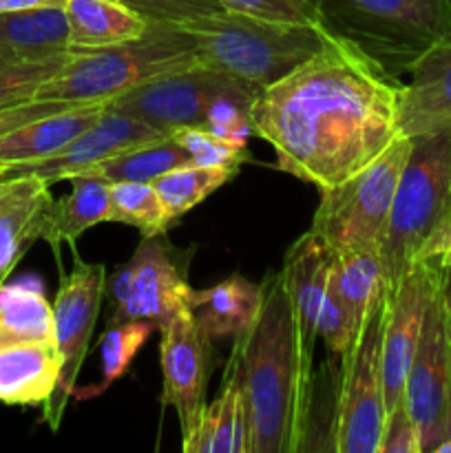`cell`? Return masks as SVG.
Here are the masks:
<instances>
[{
  "label": "cell",
  "instance_id": "cell-1",
  "mask_svg": "<svg viewBox=\"0 0 451 453\" xmlns=\"http://www.w3.org/2000/svg\"><path fill=\"white\" fill-rule=\"evenodd\" d=\"M401 84L356 44L330 34L317 53L256 93L252 133L272 146L279 171L321 193L401 135Z\"/></svg>",
  "mask_w": 451,
  "mask_h": 453
},
{
  "label": "cell",
  "instance_id": "cell-2",
  "mask_svg": "<svg viewBox=\"0 0 451 453\" xmlns=\"http://www.w3.org/2000/svg\"><path fill=\"white\" fill-rule=\"evenodd\" d=\"M314 343L283 270L259 283L250 326L234 339L250 453L308 451L314 411Z\"/></svg>",
  "mask_w": 451,
  "mask_h": 453
},
{
  "label": "cell",
  "instance_id": "cell-3",
  "mask_svg": "<svg viewBox=\"0 0 451 453\" xmlns=\"http://www.w3.org/2000/svg\"><path fill=\"white\" fill-rule=\"evenodd\" d=\"M202 65L255 87L277 82L325 44V27L270 22L246 13H206L181 22Z\"/></svg>",
  "mask_w": 451,
  "mask_h": 453
},
{
  "label": "cell",
  "instance_id": "cell-4",
  "mask_svg": "<svg viewBox=\"0 0 451 453\" xmlns=\"http://www.w3.org/2000/svg\"><path fill=\"white\" fill-rule=\"evenodd\" d=\"M190 35L177 22L150 20L141 38L88 53H69L35 100L111 102L113 97L171 71L197 65Z\"/></svg>",
  "mask_w": 451,
  "mask_h": 453
},
{
  "label": "cell",
  "instance_id": "cell-5",
  "mask_svg": "<svg viewBox=\"0 0 451 453\" xmlns=\"http://www.w3.org/2000/svg\"><path fill=\"white\" fill-rule=\"evenodd\" d=\"M323 25L401 80L433 44L451 40V0H318Z\"/></svg>",
  "mask_w": 451,
  "mask_h": 453
},
{
  "label": "cell",
  "instance_id": "cell-6",
  "mask_svg": "<svg viewBox=\"0 0 451 453\" xmlns=\"http://www.w3.org/2000/svg\"><path fill=\"white\" fill-rule=\"evenodd\" d=\"M411 140L380 243L383 292L401 283L433 230L451 215V133Z\"/></svg>",
  "mask_w": 451,
  "mask_h": 453
},
{
  "label": "cell",
  "instance_id": "cell-7",
  "mask_svg": "<svg viewBox=\"0 0 451 453\" xmlns=\"http://www.w3.org/2000/svg\"><path fill=\"white\" fill-rule=\"evenodd\" d=\"M411 137L398 135L378 157L340 184L321 190L310 233L330 252L378 248L394 195L411 150Z\"/></svg>",
  "mask_w": 451,
  "mask_h": 453
},
{
  "label": "cell",
  "instance_id": "cell-8",
  "mask_svg": "<svg viewBox=\"0 0 451 453\" xmlns=\"http://www.w3.org/2000/svg\"><path fill=\"white\" fill-rule=\"evenodd\" d=\"M385 292L370 310L349 348L340 354L339 394L330 449L336 453H378L387 405L383 376Z\"/></svg>",
  "mask_w": 451,
  "mask_h": 453
},
{
  "label": "cell",
  "instance_id": "cell-9",
  "mask_svg": "<svg viewBox=\"0 0 451 453\" xmlns=\"http://www.w3.org/2000/svg\"><path fill=\"white\" fill-rule=\"evenodd\" d=\"M193 248H177L164 234L141 237L131 259L106 277L111 299L109 326L124 321H153L164 327L188 310V268Z\"/></svg>",
  "mask_w": 451,
  "mask_h": 453
},
{
  "label": "cell",
  "instance_id": "cell-10",
  "mask_svg": "<svg viewBox=\"0 0 451 453\" xmlns=\"http://www.w3.org/2000/svg\"><path fill=\"white\" fill-rule=\"evenodd\" d=\"M104 296L106 265L87 264L75 255L73 268L62 277L53 301V339L60 352L62 370L51 398L42 405V420L51 432L60 429L66 405L75 394Z\"/></svg>",
  "mask_w": 451,
  "mask_h": 453
},
{
  "label": "cell",
  "instance_id": "cell-11",
  "mask_svg": "<svg viewBox=\"0 0 451 453\" xmlns=\"http://www.w3.org/2000/svg\"><path fill=\"white\" fill-rule=\"evenodd\" d=\"M442 288L445 279L427 308L402 396L420 432L423 453L451 441V319Z\"/></svg>",
  "mask_w": 451,
  "mask_h": 453
},
{
  "label": "cell",
  "instance_id": "cell-12",
  "mask_svg": "<svg viewBox=\"0 0 451 453\" xmlns=\"http://www.w3.org/2000/svg\"><path fill=\"white\" fill-rule=\"evenodd\" d=\"M237 84L239 80L197 62L113 97L106 109L171 133L181 127H203L212 102Z\"/></svg>",
  "mask_w": 451,
  "mask_h": 453
},
{
  "label": "cell",
  "instance_id": "cell-13",
  "mask_svg": "<svg viewBox=\"0 0 451 453\" xmlns=\"http://www.w3.org/2000/svg\"><path fill=\"white\" fill-rule=\"evenodd\" d=\"M438 257L418 259L392 292H385L387 310L383 326V376L387 414L398 407L405 396V380L423 334L427 308L445 279Z\"/></svg>",
  "mask_w": 451,
  "mask_h": 453
},
{
  "label": "cell",
  "instance_id": "cell-14",
  "mask_svg": "<svg viewBox=\"0 0 451 453\" xmlns=\"http://www.w3.org/2000/svg\"><path fill=\"white\" fill-rule=\"evenodd\" d=\"M281 270L305 326L332 354L340 357L354 341L356 330L336 292L332 252L308 230L286 252Z\"/></svg>",
  "mask_w": 451,
  "mask_h": 453
},
{
  "label": "cell",
  "instance_id": "cell-15",
  "mask_svg": "<svg viewBox=\"0 0 451 453\" xmlns=\"http://www.w3.org/2000/svg\"><path fill=\"white\" fill-rule=\"evenodd\" d=\"M162 358V403L172 407L180 420L181 438L197 427L206 407V392L212 374V341L199 330L190 310H181L172 321L159 327Z\"/></svg>",
  "mask_w": 451,
  "mask_h": 453
},
{
  "label": "cell",
  "instance_id": "cell-16",
  "mask_svg": "<svg viewBox=\"0 0 451 453\" xmlns=\"http://www.w3.org/2000/svg\"><path fill=\"white\" fill-rule=\"evenodd\" d=\"M171 135L157 127L131 118V115L115 113L104 109V113L88 124L78 137L56 150L53 155L35 162L11 164V166H0V180H13V177L34 175L47 181L49 186L62 180H73V177L87 175L88 171L97 166L104 159L113 155L124 153L133 146L149 144L159 137Z\"/></svg>",
  "mask_w": 451,
  "mask_h": 453
},
{
  "label": "cell",
  "instance_id": "cell-17",
  "mask_svg": "<svg viewBox=\"0 0 451 453\" xmlns=\"http://www.w3.org/2000/svg\"><path fill=\"white\" fill-rule=\"evenodd\" d=\"M401 84V133L424 137L451 133V40L433 44L407 71Z\"/></svg>",
  "mask_w": 451,
  "mask_h": 453
},
{
  "label": "cell",
  "instance_id": "cell-18",
  "mask_svg": "<svg viewBox=\"0 0 451 453\" xmlns=\"http://www.w3.org/2000/svg\"><path fill=\"white\" fill-rule=\"evenodd\" d=\"M51 186L34 175L0 180V286L29 246L42 239Z\"/></svg>",
  "mask_w": 451,
  "mask_h": 453
},
{
  "label": "cell",
  "instance_id": "cell-19",
  "mask_svg": "<svg viewBox=\"0 0 451 453\" xmlns=\"http://www.w3.org/2000/svg\"><path fill=\"white\" fill-rule=\"evenodd\" d=\"M184 453H250V427L243 398L239 361L230 352L219 394L206 403L197 427L188 438H181Z\"/></svg>",
  "mask_w": 451,
  "mask_h": 453
},
{
  "label": "cell",
  "instance_id": "cell-20",
  "mask_svg": "<svg viewBox=\"0 0 451 453\" xmlns=\"http://www.w3.org/2000/svg\"><path fill=\"white\" fill-rule=\"evenodd\" d=\"M66 51L88 53L141 38L150 20L122 0H65Z\"/></svg>",
  "mask_w": 451,
  "mask_h": 453
},
{
  "label": "cell",
  "instance_id": "cell-21",
  "mask_svg": "<svg viewBox=\"0 0 451 453\" xmlns=\"http://www.w3.org/2000/svg\"><path fill=\"white\" fill-rule=\"evenodd\" d=\"M62 358L56 341L0 348V403L42 407L60 380Z\"/></svg>",
  "mask_w": 451,
  "mask_h": 453
},
{
  "label": "cell",
  "instance_id": "cell-22",
  "mask_svg": "<svg viewBox=\"0 0 451 453\" xmlns=\"http://www.w3.org/2000/svg\"><path fill=\"white\" fill-rule=\"evenodd\" d=\"M109 102H84L60 113L34 119L0 137V166L35 162L53 155L104 113Z\"/></svg>",
  "mask_w": 451,
  "mask_h": 453
},
{
  "label": "cell",
  "instance_id": "cell-23",
  "mask_svg": "<svg viewBox=\"0 0 451 453\" xmlns=\"http://www.w3.org/2000/svg\"><path fill=\"white\" fill-rule=\"evenodd\" d=\"M66 51L62 7H31L0 13V56L7 62H40Z\"/></svg>",
  "mask_w": 451,
  "mask_h": 453
},
{
  "label": "cell",
  "instance_id": "cell-24",
  "mask_svg": "<svg viewBox=\"0 0 451 453\" xmlns=\"http://www.w3.org/2000/svg\"><path fill=\"white\" fill-rule=\"evenodd\" d=\"M71 181V193L62 199H53L44 217L42 242L60 252L62 243L73 246L80 234L97 224H113L111 211V184L93 175H80Z\"/></svg>",
  "mask_w": 451,
  "mask_h": 453
},
{
  "label": "cell",
  "instance_id": "cell-25",
  "mask_svg": "<svg viewBox=\"0 0 451 453\" xmlns=\"http://www.w3.org/2000/svg\"><path fill=\"white\" fill-rule=\"evenodd\" d=\"M256 305L259 286L234 274L206 290H193L188 310L208 339L234 341L252 323Z\"/></svg>",
  "mask_w": 451,
  "mask_h": 453
},
{
  "label": "cell",
  "instance_id": "cell-26",
  "mask_svg": "<svg viewBox=\"0 0 451 453\" xmlns=\"http://www.w3.org/2000/svg\"><path fill=\"white\" fill-rule=\"evenodd\" d=\"M53 339V303L38 279L0 286V348Z\"/></svg>",
  "mask_w": 451,
  "mask_h": 453
},
{
  "label": "cell",
  "instance_id": "cell-27",
  "mask_svg": "<svg viewBox=\"0 0 451 453\" xmlns=\"http://www.w3.org/2000/svg\"><path fill=\"white\" fill-rule=\"evenodd\" d=\"M332 277L340 303L345 305L354 330L358 332L385 290L380 250L356 248V250L332 252Z\"/></svg>",
  "mask_w": 451,
  "mask_h": 453
},
{
  "label": "cell",
  "instance_id": "cell-28",
  "mask_svg": "<svg viewBox=\"0 0 451 453\" xmlns=\"http://www.w3.org/2000/svg\"><path fill=\"white\" fill-rule=\"evenodd\" d=\"M184 164H190L188 153L172 140V135H166L104 159L87 175L100 177L109 184H115V181H149L153 184L159 175L177 166H184Z\"/></svg>",
  "mask_w": 451,
  "mask_h": 453
},
{
  "label": "cell",
  "instance_id": "cell-29",
  "mask_svg": "<svg viewBox=\"0 0 451 453\" xmlns=\"http://www.w3.org/2000/svg\"><path fill=\"white\" fill-rule=\"evenodd\" d=\"M234 175L237 173L226 171V168L197 166V164L190 162L159 175L153 181V186L159 197H162L168 215L180 221V217L193 211L195 206H199L217 188L228 184Z\"/></svg>",
  "mask_w": 451,
  "mask_h": 453
},
{
  "label": "cell",
  "instance_id": "cell-30",
  "mask_svg": "<svg viewBox=\"0 0 451 453\" xmlns=\"http://www.w3.org/2000/svg\"><path fill=\"white\" fill-rule=\"evenodd\" d=\"M111 211L113 224L133 226L141 237L166 234L177 224L168 215L162 197L149 181H115L111 184Z\"/></svg>",
  "mask_w": 451,
  "mask_h": 453
},
{
  "label": "cell",
  "instance_id": "cell-31",
  "mask_svg": "<svg viewBox=\"0 0 451 453\" xmlns=\"http://www.w3.org/2000/svg\"><path fill=\"white\" fill-rule=\"evenodd\" d=\"M155 330H157V326L153 321H124L109 326L100 343L102 380L100 385L84 392L82 396H100L115 380L122 379L131 367L133 358L140 354V349L144 348V343Z\"/></svg>",
  "mask_w": 451,
  "mask_h": 453
},
{
  "label": "cell",
  "instance_id": "cell-32",
  "mask_svg": "<svg viewBox=\"0 0 451 453\" xmlns=\"http://www.w3.org/2000/svg\"><path fill=\"white\" fill-rule=\"evenodd\" d=\"M171 135L188 153L190 162L197 166L226 168V171L239 173L241 164L248 159L246 146L221 140L202 127H181L171 131Z\"/></svg>",
  "mask_w": 451,
  "mask_h": 453
},
{
  "label": "cell",
  "instance_id": "cell-33",
  "mask_svg": "<svg viewBox=\"0 0 451 453\" xmlns=\"http://www.w3.org/2000/svg\"><path fill=\"white\" fill-rule=\"evenodd\" d=\"M69 53L40 62H13V65L0 66V109L35 100L40 87L57 73Z\"/></svg>",
  "mask_w": 451,
  "mask_h": 453
},
{
  "label": "cell",
  "instance_id": "cell-34",
  "mask_svg": "<svg viewBox=\"0 0 451 453\" xmlns=\"http://www.w3.org/2000/svg\"><path fill=\"white\" fill-rule=\"evenodd\" d=\"M224 9L270 22L325 27L318 0H217Z\"/></svg>",
  "mask_w": 451,
  "mask_h": 453
},
{
  "label": "cell",
  "instance_id": "cell-35",
  "mask_svg": "<svg viewBox=\"0 0 451 453\" xmlns=\"http://www.w3.org/2000/svg\"><path fill=\"white\" fill-rule=\"evenodd\" d=\"M122 3H126L149 20L177 22V25L224 9L217 0H122Z\"/></svg>",
  "mask_w": 451,
  "mask_h": 453
},
{
  "label": "cell",
  "instance_id": "cell-36",
  "mask_svg": "<svg viewBox=\"0 0 451 453\" xmlns=\"http://www.w3.org/2000/svg\"><path fill=\"white\" fill-rule=\"evenodd\" d=\"M378 453H423L420 432L405 403L394 407L387 414Z\"/></svg>",
  "mask_w": 451,
  "mask_h": 453
},
{
  "label": "cell",
  "instance_id": "cell-37",
  "mask_svg": "<svg viewBox=\"0 0 451 453\" xmlns=\"http://www.w3.org/2000/svg\"><path fill=\"white\" fill-rule=\"evenodd\" d=\"M84 104V102H65V100H27L20 104L4 106L0 109V137L9 135L16 128L34 122V119L47 118V115L60 113V111L71 109V106Z\"/></svg>",
  "mask_w": 451,
  "mask_h": 453
},
{
  "label": "cell",
  "instance_id": "cell-38",
  "mask_svg": "<svg viewBox=\"0 0 451 453\" xmlns=\"http://www.w3.org/2000/svg\"><path fill=\"white\" fill-rule=\"evenodd\" d=\"M447 250H451V215H447V219L433 230V234L427 239L423 252H420V259H424V257H438Z\"/></svg>",
  "mask_w": 451,
  "mask_h": 453
},
{
  "label": "cell",
  "instance_id": "cell-39",
  "mask_svg": "<svg viewBox=\"0 0 451 453\" xmlns=\"http://www.w3.org/2000/svg\"><path fill=\"white\" fill-rule=\"evenodd\" d=\"M62 3L65 0H0V13L31 7H62Z\"/></svg>",
  "mask_w": 451,
  "mask_h": 453
},
{
  "label": "cell",
  "instance_id": "cell-40",
  "mask_svg": "<svg viewBox=\"0 0 451 453\" xmlns=\"http://www.w3.org/2000/svg\"><path fill=\"white\" fill-rule=\"evenodd\" d=\"M445 303L447 310H449V319H451V270H447V277H445Z\"/></svg>",
  "mask_w": 451,
  "mask_h": 453
},
{
  "label": "cell",
  "instance_id": "cell-41",
  "mask_svg": "<svg viewBox=\"0 0 451 453\" xmlns=\"http://www.w3.org/2000/svg\"><path fill=\"white\" fill-rule=\"evenodd\" d=\"M438 259H440V264L445 265L447 270H451V250L442 252V255H438Z\"/></svg>",
  "mask_w": 451,
  "mask_h": 453
},
{
  "label": "cell",
  "instance_id": "cell-42",
  "mask_svg": "<svg viewBox=\"0 0 451 453\" xmlns=\"http://www.w3.org/2000/svg\"><path fill=\"white\" fill-rule=\"evenodd\" d=\"M3 65H13V62H7L3 56H0V66H3Z\"/></svg>",
  "mask_w": 451,
  "mask_h": 453
}]
</instances>
